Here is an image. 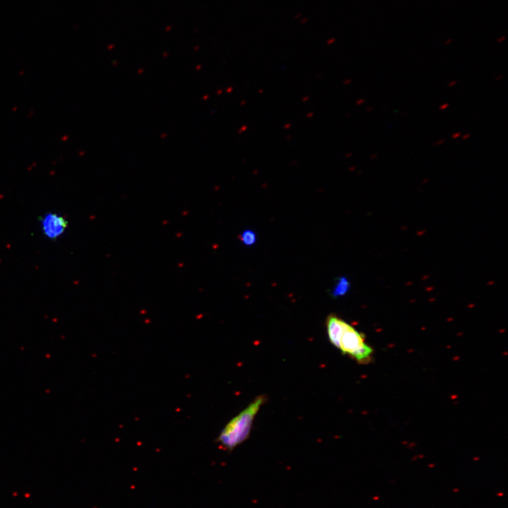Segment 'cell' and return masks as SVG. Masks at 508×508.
<instances>
[{"label": "cell", "mask_w": 508, "mask_h": 508, "mask_svg": "<svg viewBox=\"0 0 508 508\" xmlns=\"http://www.w3.org/2000/svg\"><path fill=\"white\" fill-rule=\"evenodd\" d=\"M448 107V104H445L440 107V109H444Z\"/></svg>", "instance_id": "9"}, {"label": "cell", "mask_w": 508, "mask_h": 508, "mask_svg": "<svg viewBox=\"0 0 508 508\" xmlns=\"http://www.w3.org/2000/svg\"><path fill=\"white\" fill-rule=\"evenodd\" d=\"M344 355H347L363 363L371 358L373 350L367 344L365 337L353 327L345 322L337 347Z\"/></svg>", "instance_id": "2"}, {"label": "cell", "mask_w": 508, "mask_h": 508, "mask_svg": "<svg viewBox=\"0 0 508 508\" xmlns=\"http://www.w3.org/2000/svg\"><path fill=\"white\" fill-rule=\"evenodd\" d=\"M469 137V134L465 135V136L463 137V139H466Z\"/></svg>", "instance_id": "12"}, {"label": "cell", "mask_w": 508, "mask_h": 508, "mask_svg": "<svg viewBox=\"0 0 508 508\" xmlns=\"http://www.w3.org/2000/svg\"><path fill=\"white\" fill-rule=\"evenodd\" d=\"M67 226V220L56 213H47L41 219V228L44 235L52 240L61 236Z\"/></svg>", "instance_id": "3"}, {"label": "cell", "mask_w": 508, "mask_h": 508, "mask_svg": "<svg viewBox=\"0 0 508 508\" xmlns=\"http://www.w3.org/2000/svg\"><path fill=\"white\" fill-rule=\"evenodd\" d=\"M456 83V81L454 80V81H453L452 83H450L449 84V86L451 87V86L454 85V84H455Z\"/></svg>", "instance_id": "11"}, {"label": "cell", "mask_w": 508, "mask_h": 508, "mask_svg": "<svg viewBox=\"0 0 508 508\" xmlns=\"http://www.w3.org/2000/svg\"><path fill=\"white\" fill-rule=\"evenodd\" d=\"M265 395L258 396L246 409L231 419L220 432L217 441L227 451L246 440L251 427L261 406L266 401Z\"/></svg>", "instance_id": "1"}, {"label": "cell", "mask_w": 508, "mask_h": 508, "mask_svg": "<svg viewBox=\"0 0 508 508\" xmlns=\"http://www.w3.org/2000/svg\"><path fill=\"white\" fill-rule=\"evenodd\" d=\"M349 283L344 279H341L334 289V294L337 295L344 294L349 289Z\"/></svg>", "instance_id": "5"}, {"label": "cell", "mask_w": 508, "mask_h": 508, "mask_svg": "<svg viewBox=\"0 0 508 508\" xmlns=\"http://www.w3.org/2000/svg\"><path fill=\"white\" fill-rule=\"evenodd\" d=\"M345 322V321L333 314L328 315L327 318L326 325L328 339L335 347L338 344Z\"/></svg>", "instance_id": "4"}, {"label": "cell", "mask_w": 508, "mask_h": 508, "mask_svg": "<svg viewBox=\"0 0 508 508\" xmlns=\"http://www.w3.org/2000/svg\"><path fill=\"white\" fill-rule=\"evenodd\" d=\"M242 241L247 244H253L255 241V234L251 231H246L242 234L241 236Z\"/></svg>", "instance_id": "6"}, {"label": "cell", "mask_w": 508, "mask_h": 508, "mask_svg": "<svg viewBox=\"0 0 508 508\" xmlns=\"http://www.w3.org/2000/svg\"><path fill=\"white\" fill-rule=\"evenodd\" d=\"M452 42V39H449L447 41H445V42H444V44H448L449 43H450V42Z\"/></svg>", "instance_id": "10"}, {"label": "cell", "mask_w": 508, "mask_h": 508, "mask_svg": "<svg viewBox=\"0 0 508 508\" xmlns=\"http://www.w3.org/2000/svg\"><path fill=\"white\" fill-rule=\"evenodd\" d=\"M460 133H456L452 135V138H456L460 135Z\"/></svg>", "instance_id": "8"}, {"label": "cell", "mask_w": 508, "mask_h": 508, "mask_svg": "<svg viewBox=\"0 0 508 508\" xmlns=\"http://www.w3.org/2000/svg\"><path fill=\"white\" fill-rule=\"evenodd\" d=\"M504 39H505V37H504V36H502V37H501L500 38H499V39L497 40V42H501L504 41Z\"/></svg>", "instance_id": "7"}]
</instances>
